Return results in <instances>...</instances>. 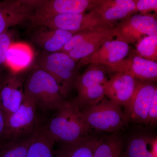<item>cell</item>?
<instances>
[{
	"instance_id": "obj_15",
	"label": "cell",
	"mask_w": 157,
	"mask_h": 157,
	"mask_svg": "<svg viewBox=\"0 0 157 157\" xmlns=\"http://www.w3.org/2000/svg\"><path fill=\"white\" fill-rule=\"evenodd\" d=\"M24 80L17 73L5 76L0 87V104L6 117L16 111L24 100Z\"/></svg>"
},
{
	"instance_id": "obj_13",
	"label": "cell",
	"mask_w": 157,
	"mask_h": 157,
	"mask_svg": "<svg viewBox=\"0 0 157 157\" xmlns=\"http://www.w3.org/2000/svg\"><path fill=\"white\" fill-rule=\"evenodd\" d=\"M138 80L125 73H114L104 84L105 96L125 108L133 97Z\"/></svg>"
},
{
	"instance_id": "obj_24",
	"label": "cell",
	"mask_w": 157,
	"mask_h": 157,
	"mask_svg": "<svg viewBox=\"0 0 157 157\" xmlns=\"http://www.w3.org/2000/svg\"><path fill=\"white\" fill-rule=\"evenodd\" d=\"M34 132L24 137L0 140V157H26Z\"/></svg>"
},
{
	"instance_id": "obj_11",
	"label": "cell",
	"mask_w": 157,
	"mask_h": 157,
	"mask_svg": "<svg viewBox=\"0 0 157 157\" xmlns=\"http://www.w3.org/2000/svg\"><path fill=\"white\" fill-rule=\"evenodd\" d=\"M98 0H48L33 12L30 21L35 25L57 14L82 13L91 11Z\"/></svg>"
},
{
	"instance_id": "obj_30",
	"label": "cell",
	"mask_w": 157,
	"mask_h": 157,
	"mask_svg": "<svg viewBox=\"0 0 157 157\" xmlns=\"http://www.w3.org/2000/svg\"><path fill=\"white\" fill-rule=\"evenodd\" d=\"M21 4L33 12L48 0H17Z\"/></svg>"
},
{
	"instance_id": "obj_4",
	"label": "cell",
	"mask_w": 157,
	"mask_h": 157,
	"mask_svg": "<svg viewBox=\"0 0 157 157\" xmlns=\"http://www.w3.org/2000/svg\"><path fill=\"white\" fill-rule=\"evenodd\" d=\"M39 67L50 74L59 85L65 98L67 97L78 76V62L65 52L45 53L39 60Z\"/></svg>"
},
{
	"instance_id": "obj_17",
	"label": "cell",
	"mask_w": 157,
	"mask_h": 157,
	"mask_svg": "<svg viewBox=\"0 0 157 157\" xmlns=\"http://www.w3.org/2000/svg\"><path fill=\"white\" fill-rule=\"evenodd\" d=\"M33 11L17 0L0 2V34L12 27L30 21Z\"/></svg>"
},
{
	"instance_id": "obj_32",
	"label": "cell",
	"mask_w": 157,
	"mask_h": 157,
	"mask_svg": "<svg viewBox=\"0 0 157 157\" xmlns=\"http://www.w3.org/2000/svg\"><path fill=\"white\" fill-rule=\"evenodd\" d=\"M4 77H5V76H3L1 75V74H0V87H1L2 82L3 80H4Z\"/></svg>"
},
{
	"instance_id": "obj_9",
	"label": "cell",
	"mask_w": 157,
	"mask_h": 157,
	"mask_svg": "<svg viewBox=\"0 0 157 157\" xmlns=\"http://www.w3.org/2000/svg\"><path fill=\"white\" fill-rule=\"evenodd\" d=\"M156 90L155 82L138 80L133 97L124 111L128 124L148 126L149 108Z\"/></svg>"
},
{
	"instance_id": "obj_22",
	"label": "cell",
	"mask_w": 157,
	"mask_h": 157,
	"mask_svg": "<svg viewBox=\"0 0 157 157\" xmlns=\"http://www.w3.org/2000/svg\"><path fill=\"white\" fill-rule=\"evenodd\" d=\"M125 135L122 131L105 136L97 146L94 157H123Z\"/></svg>"
},
{
	"instance_id": "obj_5",
	"label": "cell",
	"mask_w": 157,
	"mask_h": 157,
	"mask_svg": "<svg viewBox=\"0 0 157 157\" xmlns=\"http://www.w3.org/2000/svg\"><path fill=\"white\" fill-rule=\"evenodd\" d=\"M114 37V27L109 26L82 31L74 34L60 52L78 62L91 55L104 42Z\"/></svg>"
},
{
	"instance_id": "obj_25",
	"label": "cell",
	"mask_w": 157,
	"mask_h": 157,
	"mask_svg": "<svg viewBox=\"0 0 157 157\" xmlns=\"http://www.w3.org/2000/svg\"><path fill=\"white\" fill-rule=\"evenodd\" d=\"M105 97L104 85L100 84L86 89L78 93L73 102L81 111L97 104Z\"/></svg>"
},
{
	"instance_id": "obj_18",
	"label": "cell",
	"mask_w": 157,
	"mask_h": 157,
	"mask_svg": "<svg viewBox=\"0 0 157 157\" xmlns=\"http://www.w3.org/2000/svg\"><path fill=\"white\" fill-rule=\"evenodd\" d=\"M34 34L33 40L47 53L60 52L74 33L60 29L43 26Z\"/></svg>"
},
{
	"instance_id": "obj_23",
	"label": "cell",
	"mask_w": 157,
	"mask_h": 157,
	"mask_svg": "<svg viewBox=\"0 0 157 157\" xmlns=\"http://www.w3.org/2000/svg\"><path fill=\"white\" fill-rule=\"evenodd\" d=\"M107 73V69L104 66L90 64L84 73L78 75L74 87L79 93L86 89L98 85H104L108 79Z\"/></svg>"
},
{
	"instance_id": "obj_20",
	"label": "cell",
	"mask_w": 157,
	"mask_h": 157,
	"mask_svg": "<svg viewBox=\"0 0 157 157\" xmlns=\"http://www.w3.org/2000/svg\"><path fill=\"white\" fill-rule=\"evenodd\" d=\"M33 58V51L29 45L12 43L6 52V65L12 73H18L29 67Z\"/></svg>"
},
{
	"instance_id": "obj_29",
	"label": "cell",
	"mask_w": 157,
	"mask_h": 157,
	"mask_svg": "<svg viewBox=\"0 0 157 157\" xmlns=\"http://www.w3.org/2000/svg\"><path fill=\"white\" fill-rule=\"evenodd\" d=\"M148 126L154 128L157 123V90L155 91L150 105L148 113Z\"/></svg>"
},
{
	"instance_id": "obj_3",
	"label": "cell",
	"mask_w": 157,
	"mask_h": 157,
	"mask_svg": "<svg viewBox=\"0 0 157 157\" xmlns=\"http://www.w3.org/2000/svg\"><path fill=\"white\" fill-rule=\"evenodd\" d=\"M81 111L90 128L99 132H121L128 124L121 106L105 96L97 104Z\"/></svg>"
},
{
	"instance_id": "obj_6",
	"label": "cell",
	"mask_w": 157,
	"mask_h": 157,
	"mask_svg": "<svg viewBox=\"0 0 157 157\" xmlns=\"http://www.w3.org/2000/svg\"><path fill=\"white\" fill-rule=\"evenodd\" d=\"M37 107L35 101L25 95L19 108L7 117L6 130L0 140L20 138L33 133L39 127L37 125Z\"/></svg>"
},
{
	"instance_id": "obj_8",
	"label": "cell",
	"mask_w": 157,
	"mask_h": 157,
	"mask_svg": "<svg viewBox=\"0 0 157 157\" xmlns=\"http://www.w3.org/2000/svg\"><path fill=\"white\" fill-rule=\"evenodd\" d=\"M103 26H111L104 22L98 14L90 11L88 13L57 14L40 21L35 26L60 29L76 34Z\"/></svg>"
},
{
	"instance_id": "obj_27",
	"label": "cell",
	"mask_w": 157,
	"mask_h": 157,
	"mask_svg": "<svg viewBox=\"0 0 157 157\" xmlns=\"http://www.w3.org/2000/svg\"><path fill=\"white\" fill-rule=\"evenodd\" d=\"M9 30L0 34V74L6 67V54L12 42L11 35Z\"/></svg>"
},
{
	"instance_id": "obj_2",
	"label": "cell",
	"mask_w": 157,
	"mask_h": 157,
	"mask_svg": "<svg viewBox=\"0 0 157 157\" xmlns=\"http://www.w3.org/2000/svg\"><path fill=\"white\" fill-rule=\"evenodd\" d=\"M24 90L25 95L43 110H56L65 100L55 79L39 66L27 77Z\"/></svg>"
},
{
	"instance_id": "obj_21",
	"label": "cell",
	"mask_w": 157,
	"mask_h": 157,
	"mask_svg": "<svg viewBox=\"0 0 157 157\" xmlns=\"http://www.w3.org/2000/svg\"><path fill=\"white\" fill-rule=\"evenodd\" d=\"M55 143L45 126L39 127L34 132L26 157H55Z\"/></svg>"
},
{
	"instance_id": "obj_14",
	"label": "cell",
	"mask_w": 157,
	"mask_h": 157,
	"mask_svg": "<svg viewBox=\"0 0 157 157\" xmlns=\"http://www.w3.org/2000/svg\"><path fill=\"white\" fill-rule=\"evenodd\" d=\"M130 50L129 44L117 39H110L103 43L91 55L78 62L79 68L87 64L107 66L126 57Z\"/></svg>"
},
{
	"instance_id": "obj_7",
	"label": "cell",
	"mask_w": 157,
	"mask_h": 157,
	"mask_svg": "<svg viewBox=\"0 0 157 157\" xmlns=\"http://www.w3.org/2000/svg\"><path fill=\"white\" fill-rule=\"evenodd\" d=\"M116 39L135 44L147 36L157 35V21L153 15L133 14L114 27Z\"/></svg>"
},
{
	"instance_id": "obj_26",
	"label": "cell",
	"mask_w": 157,
	"mask_h": 157,
	"mask_svg": "<svg viewBox=\"0 0 157 157\" xmlns=\"http://www.w3.org/2000/svg\"><path fill=\"white\" fill-rule=\"evenodd\" d=\"M135 53L152 61L157 60V35L147 36L136 43Z\"/></svg>"
},
{
	"instance_id": "obj_10",
	"label": "cell",
	"mask_w": 157,
	"mask_h": 157,
	"mask_svg": "<svg viewBox=\"0 0 157 157\" xmlns=\"http://www.w3.org/2000/svg\"><path fill=\"white\" fill-rule=\"evenodd\" d=\"M134 126L125 135L123 157H157V136L152 128Z\"/></svg>"
},
{
	"instance_id": "obj_12",
	"label": "cell",
	"mask_w": 157,
	"mask_h": 157,
	"mask_svg": "<svg viewBox=\"0 0 157 157\" xmlns=\"http://www.w3.org/2000/svg\"><path fill=\"white\" fill-rule=\"evenodd\" d=\"M104 67L108 73H124L138 80L157 81V62L144 59L135 52L117 63Z\"/></svg>"
},
{
	"instance_id": "obj_1",
	"label": "cell",
	"mask_w": 157,
	"mask_h": 157,
	"mask_svg": "<svg viewBox=\"0 0 157 157\" xmlns=\"http://www.w3.org/2000/svg\"><path fill=\"white\" fill-rule=\"evenodd\" d=\"M45 126L56 143L75 142L89 134L91 128L73 101L65 100Z\"/></svg>"
},
{
	"instance_id": "obj_31",
	"label": "cell",
	"mask_w": 157,
	"mask_h": 157,
	"mask_svg": "<svg viewBox=\"0 0 157 157\" xmlns=\"http://www.w3.org/2000/svg\"><path fill=\"white\" fill-rule=\"evenodd\" d=\"M6 115L0 104V139H2L6 130Z\"/></svg>"
},
{
	"instance_id": "obj_16",
	"label": "cell",
	"mask_w": 157,
	"mask_h": 157,
	"mask_svg": "<svg viewBox=\"0 0 157 157\" xmlns=\"http://www.w3.org/2000/svg\"><path fill=\"white\" fill-rule=\"evenodd\" d=\"M137 1L98 0L91 11L98 14L107 25L113 26L118 21L125 19L136 12Z\"/></svg>"
},
{
	"instance_id": "obj_28",
	"label": "cell",
	"mask_w": 157,
	"mask_h": 157,
	"mask_svg": "<svg viewBox=\"0 0 157 157\" xmlns=\"http://www.w3.org/2000/svg\"><path fill=\"white\" fill-rule=\"evenodd\" d=\"M151 11H154L157 13V0H137L136 4V12L145 14Z\"/></svg>"
},
{
	"instance_id": "obj_19",
	"label": "cell",
	"mask_w": 157,
	"mask_h": 157,
	"mask_svg": "<svg viewBox=\"0 0 157 157\" xmlns=\"http://www.w3.org/2000/svg\"><path fill=\"white\" fill-rule=\"evenodd\" d=\"M103 136L89 134L75 142L59 144L55 157H94L95 150Z\"/></svg>"
}]
</instances>
